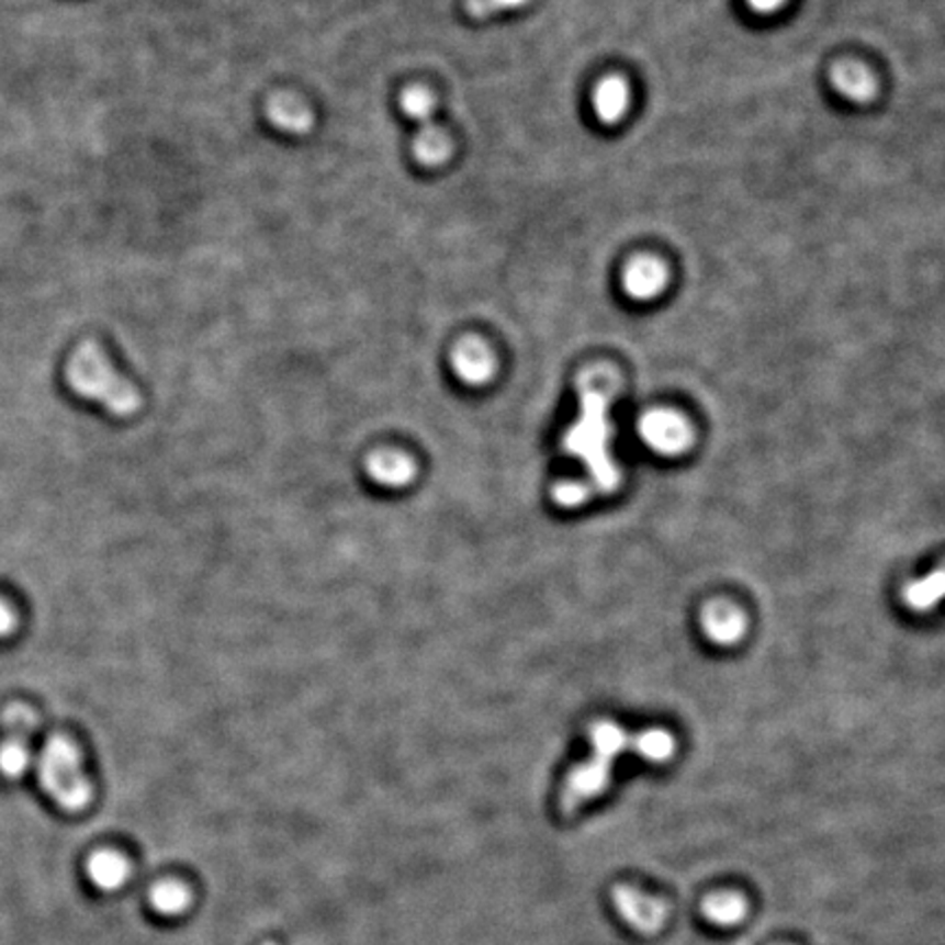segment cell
<instances>
[{"label":"cell","instance_id":"cell-1","mask_svg":"<svg viewBox=\"0 0 945 945\" xmlns=\"http://www.w3.org/2000/svg\"><path fill=\"white\" fill-rule=\"evenodd\" d=\"M618 376L611 368H589L578 379L581 416L563 438V447L574 458H581L592 477V493H611L618 486V469L609 458V405L618 392Z\"/></svg>","mask_w":945,"mask_h":945},{"label":"cell","instance_id":"cell-14","mask_svg":"<svg viewBox=\"0 0 945 945\" xmlns=\"http://www.w3.org/2000/svg\"><path fill=\"white\" fill-rule=\"evenodd\" d=\"M365 471L376 484L396 488V486H405L414 480L416 462L407 453L381 449V451H374L365 460Z\"/></svg>","mask_w":945,"mask_h":945},{"label":"cell","instance_id":"cell-5","mask_svg":"<svg viewBox=\"0 0 945 945\" xmlns=\"http://www.w3.org/2000/svg\"><path fill=\"white\" fill-rule=\"evenodd\" d=\"M436 108L434 94L423 86H409L401 94V110L416 121L418 136L414 140V158L423 167H440L453 154L451 136L431 123Z\"/></svg>","mask_w":945,"mask_h":945},{"label":"cell","instance_id":"cell-20","mask_svg":"<svg viewBox=\"0 0 945 945\" xmlns=\"http://www.w3.org/2000/svg\"><path fill=\"white\" fill-rule=\"evenodd\" d=\"M632 751L648 762H667L674 755V738L665 731H643L632 735Z\"/></svg>","mask_w":945,"mask_h":945},{"label":"cell","instance_id":"cell-2","mask_svg":"<svg viewBox=\"0 0 945 945\" xmlns=\"http://www.w3.org/2000/svg\"><path fill=\"white\" fill-rule=\"evenodd\" d=\"M66 383L77 396L97 401L114 416H132L143 405L138 390L119 374L105 350L92 339L79 344L68 357Z\"/></svg>","mask_w":945,"mask_h":945},{"label":"cell","instance_id":"cell-19","mask_svg":"<svg viewBox=\"0 0 945 945\" xmlns=\"http://www.w3.org/2000/svg\"><path fill=\"white\" fill-rule=\"evenodd\" d=\"M904 598H907L909 607H913V609H918V611L931 609V607H935L940 600H944L945 567L937 570V572H935V574H931V576H926V578H924V581H920V583H913V585L904 592Z\"/></svg>","mask_w":945,"mask_h":945},{"label":"cell","instance_id":"cell-21","mask_svg":"<svg viewBox=\"0 0 945 945\" xmlns=\"http://www.w3.org/2000/svg\"><path fill=\"white\" fill-rule=\"evenodd\" d=\"M530 0H466V13L475 20H486L499 11L526 7Z\"/></svg>","mask_w":945,"mask_h":945},{"label":"cell","instance_id":"cell-3","mask_svg":"<svg viewBox=\"0 0 945 945\" xmlns=\"http://www.w3.org/2000/svg\"><path fill=\"white\" fill-rule=\"evenodd\" d=\"M589 738L594 744V755L567 775L559 799V810L567 817L578 812L587 801L600 797L607 790L614 762L620 753L632 749V735L609 720L592 724Z\"/></svg>","mask_w":945,"mask_h":945},{"label":"cell","instance_id":"cell-11","mask_svg":"<svg viewBox=\"0 0 945 945\" xmlns=\"http://www.w3.org/2000/svg\"><path fill=\"white\" fill-rule=\"evenodd\" d=\"M832 88L852 103H869L878 94V81L871 70L854 59H845L830 70Z\"/></svg>","mask_w":945,"mask_h":945},{"label":"cell","instance_id":"cell-10","mask_svg":"<svg viewBox=\"0 0 945 945\" xmlns=\"http://www.w3.org/2000/svg\"><path fill=\"white\" fill-rule=\"evenodd\" d=\"M667 268L654 257H634L622 272V288L632 301L659 299L667 288Z\"/></svg>","mask_w":945,"mask_h":945},{"label":"cell","instance_id":"cell-12","mask_svg":"<svg viewBox=\"0 0 945 945\" xmlns=\"http://www.w3.org/2000/svg\"><path fill=\"white\" fill-rule=\"evenodd\" d=\"M270 123L288 134H307L314 127V114L303 99L292 92L272 94L266 108Z\"/></svg>","mask_w":945,"mask_h":945},{"label":"cell","instance_id":"cell-4","mask_svg":"<svg viewBox=\"0 0 945 945\" xmlns=\"http://www.w3.org/2000/svg\"><path fill=\"white\" fill-rule=\"evenodd\" d=\"M44 792L64 810L81 812L92 801V784L83 773L81 753L66 735H50L37 760Z\"/></svg>","mask_w":945,"mask_h":945},{"label":"cell","instance_id":"cell-18","mask_svg":"<svg viewBox=\"0 0 945 945\" xmlns=\"http://www.w3.org/2000/svg\"><path fill=\"white\" fill-rule=\"evenodd\" d=\"M149 902L160 915H180L191 904L189 889L178 880H162L151 887Z\"/></svg>","mask_w":945,"mask_h":945},{"label":"cell","instance_id":"cell-6","mask_svg":"<svg viewBox=\"0 0 945 945\" xmlns=\"http://www.w3.org/2000/svg\"><path fill=\"white\" fill-rule=\"evenodd\" d=\"M4 740L0 742V775L20 779L31 764V733L37 729V713L24 705L13 702L2 713Z\"/></svg>","mask_w":945,"mask_h":945},{"label":"cell","instance_id":"cell-17","mask_svg":"<svg viewBox=\"0 0 945 945\" xmlns=\"http://www.w3.org/2000/svg\"><path fill=\"white\" fill-rule=\"evenodd\" d=\"M705 632L718 643H731L740 639L744 630L742 616L729 605H711L702 616Z\"/></svg>","mask_w":945,"mask_h":945},{"label":"cell","instance_id":"cell-23","mask_svg":"<svg viewBox=\"0 0 945 945\" xmlns=\"http://www.w3.org/2000/svg\"><path fill=\"white\" fill-rule=\"evenodd\" d=\"M18 627V616L13 611V607L0 598V637L11 634Z\"/></svg>","mask_w":945,"mask_h":945},{"label":"cell","instance_id":"cell-13","mask_svg":"<svg viewBox=\"0 0 945 945\" xmlns=\"http://www.w3.org/2000/svg\"><path fill=\"white\" fill-rule=\"evenodd\" d=\"M630 108L629 81L620 75H609L594 90V112L605 125H618Z\"/></svg>","mask_w":945,"mask_h":945},{"label":"cell","instance_id":"cell-22","mask_svg":"<svg viewBox=\"0 0 945 945\" xmlns=\"http://www.w3.org/2000/svg\"><path fill=\"white\" fill-rule=\"evenodd\" d=\"M746 7L757 15H773L786 7L788 0H744Z\"/></svg>","mask_w":945,"mask_h":945},{"label":"cell","instance_id":"cell-8","mask_svg":"<svg viewBox=\"0 0 945 945\" xmlns=\"http://www.w3.org/2000/svg\"><path fill=\"white\" fill-rule=\"evenodd\" d=\"M641 438L645 440V445H650L652 449L674 455L685 451L691 445V429L685 423V418H680L674 412H650L641 418L639 425Z\"/></svg>","mask_w":945,"mask_h":945},{"label":"cell","instance_id":"cell-7","mask_svg":"<svg viewBox=\"0 0 945 945\" xmlns=\"http://www.w3.org/2000/svg\"><path fill=\"white\" fill-rule=\"evenodd\" d=\"M611 900L618 909V915L639 935H656L667 920L665 902L630 885L614 887Z\"/></svg>","mask_w":945,"mask_h":945},{"label":"cell","instance_id":"cell-15","mask_svg":"<svg viewBox=\"0 0 945 945\" xmlns=\"http://www.w3.org/2000/svg\"><path fill=\"white\" fill-rule=\"evenodd\" d=\"M130 863L116 852H97L88 860V878L101 891H116L130 880Z\"/></svg>","mask_w":945,"mask_h":945},{"label":"cell","instance_id":"cell-9","mask_svg":"<svg viewBox=\"0 0 945 945\" xmlns=\"http://www.w3.org/2000/svg\"><path fill=\"white\" fill-rule=\"evenodd\" d=\"M451 365L469 385H484L497 374V357L480 337H462L451 350Z\"/></svg>","mask_w":945,"mask_h":945},{"label":"cell","instance_id":"cell-24","mask_svg":"<svg viewBox=\"0 0 945 945\" xmlns=\"http://www.w3.org/2000/svg\"><path fill=\"white\" fill-rule=\"evenodd\" d=\"M268 945H272V944H268Z\"/></svg>","mask_w":945,"mask_h":945},{"label":"cell","instance_id":"cell-16","mask_svg":"<svg viewBox=\"0 0 945 945\" xmlns=\"http://www.w3.org/2000/svg\"><path fill=\"white\" fill-rule=\"evenodd\" d=\"M746 913H749V904L738 893H729V891L713 893V896L705 898V902H702V915L711 924L722 926V929L738 926L740 922H744Z\"/></svg>","mask_w":945,"mask_h":945}]
</instances>
